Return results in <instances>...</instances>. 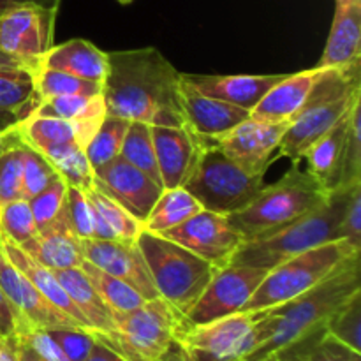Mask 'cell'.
<instances>
[{"label": "cell", "mask_w": 361, "mask_h": 361, "mask_svg": "<svg viewBox=\"0 0 361 361\" xmlns=\"http://www.w3.org/2000/svg\"><path fill=\"white\" fill-rule=\"evenodd\" d=\"M53 274L85 317L92 334H108L113 330L115 316L81 268L53 270Z\"/></svg>", "instance_id": "cell-29"}, {"label": "cell", "mask_w": 361, "mask_h": 361, "mask_svg": "<svg viewBox=\"0 0 361 361\" xmlns=\"http://www.w3.org/2000/svg\"><path fill=\"white\" fill-rule=\"evenodd\" d=\"M282 78L284 74H182V80L200 94L249 111L256 108L264 94Z\"/></svg>", "instance_id": "cell-20"}, {"label": "cell", "mask_w": 361, "mask_h": 361, "mask_svg": "<svg viewBox=\"0 0 361 361\" xmlns=\"http://www.w3.org/2000/svg\"><path fill=\"white\" fill-rule=\"evenodd\" d=\"M23 141V140H21ZM59 178V173L51 162L39 150L32 148L23 141V192L25 200H30L35 194L49 185L53 180Z\"/></svg>", "instance_id": "cell-41"}, {"label": "cell", "mask_w": 361, "mask_h": 361, "mask_svg": "<svg viewBox=\"0 0 361 361\" xmlns=\"http://www.w3.org/2000/svg\"><path fill=\"white\" fill-rule=\"evenodd\" d=\"M56 9L23 6L0 16V49L37 73L53 46Z\"/></svg>", "instance_id": "cell-12"}, {"label": "cell", "mask_w": 361, "mask_h": 361, "mask_svg": "<svg viewBox=\"0 0 361 361\" xmlns=\"http://www.w3.org/2000/svg\"><path fill=\"white\" fill-rule=\"evenodd\" d=\"M361 289L360 252L353 254L324 281L303 295L261 310L256 345L243 361H305L310 349L326 335L335 310Z\"/></svg>", "instance_id": "cell-1"}, {"label": "cell", "mask_w": 361, "mask_h": 361, "mask_svg": "<svg viewBox=\"0 0 361 361\" xmlns=\"http://www.w3.org/2000/svg\"><path fill=\"white\" fill-rule=\"evenodd\" d=\"M361 0L337 2L330 35L317 69H348L360 66L361 55Z\"/></svg>", "instance_id": "cell-23"}, {"label": "cell", "mask_w": 361, "mask_h": 361, "mask_svg": "<svg viewBox=\"0 0 361 361\" xmlns=\"http://www.w3.org/2000/svg\"><path fill=\"white\" fill-rule=\"evenodd\" d=\"M83 259L101 268L106 274L127 282L145 300L159 298L145 257L136 243L108 242V240H81Z\"/></svg>", "instance_id": "cell-17"}, {"label": "cell", "mask_w": 361, "mask_h": 361, "mask_svg": "<svg viewBox=\"0 0 361 361\" xmlns=\"http://www.w3.org/2000/svg\"><path fill=\"white\" fill-rule=\"evenodd\" d=\"M349 361H361V353L353 351V353H351V358H349Z\"/></svg>", "instance_id": "cell-56"}, {"label": "cell", "mask_w": 361, "mask_h": 361, "mask_svg": "<svg viewBox=\"0 0 361 361\" xmlns=\"http://www.w3.org/2000/svg\"><path fill=\"white\" fill-rule=\"evenodd\" d=\"M268 270L245 264H226L215 271L204 291L182 317V328L200 326L221 317L243 312L247 302Z\"/></svg>", "instance_id": "cell-11"}, {"label": "cell", "mask_w": 361, "mask_h": 361, "mask_svg": "<svg viewBox=\"0 0 361 361\" xmlns=\"http://www.w3.org/2000/svg\"><path fill=\"white\" fill-rule=\"evenodd\" d=\"M13 345H14V356L16 361H46L41 356L35 355L30 348H28L25 342H21L18 337H13Z\"/></svg>", "instance_id": "cell-52"}, {"label": "cell", "mask_w": 361, "mask_h": 361, "mask_svg": "<svg viewBox=\"0 0 361 361\" xmlns=\"http://www.w3.org/2000/svg\"><path fill=\"white\" fill-rule=\"evenodd\" d=\"M41 104L35 71L27 67L0 69V130L16 127Z\"/></svg>", "instance_id": "cell-24"}, {"label": "cell", "mask_w": 361, "mask_h": 361, "mask_svg": "<svg viewBox=\"0 0 361 361\" xmlns=\"http://www.w3.org/2000/svg\"><path fill=\"white\" fill-rule=\"evenodd\" d=\"M361 99L353 106L349 113L348 137H345L344 150V166H342L341 187H351L353 183L361 182Z\"/></svg>", "instance_id": "cell-42"}, {"label": "cell", "mask_w": 361, "mask_h": 361, "mask_svg": "<svg viewBox=\"0 0 361 361\" xmlns=\"http://www.w3.org/2000/svg\"><path fill=\"white\" fill-rule=\"evenodd\" d=\"M21 342L28 345L32 351L37 356H41L46 361H69L67 356L63 355L62 349L59 348L55 341L49 337L48 330H39V328H32V330L21 331L16 335Z\"/></svg>", "instance_id": "cell-47"}, {"label": "cell", "mask_w": 361, "mask_h": 361, "mask_svg": "<svg viewBox=\"0 0 361 361\" xmlns=\"http://www.w3.org/2000/svg\"><path fill=\"white\" fill-rule=\"evenodd\" d=\"M182 316L162 298L147 300L127 314L115 316L108 334H92L127 361H159L176 349Z\"/></svg>", "instance_id": "cell-7"}, {"label": "cell", "mask_w": 361, "mask_h": 361, "mask_svg": "<svg viewBox=\"0 0 361 361\" xmlns=\"http://www.w3.org/2000/svg\"><path fill=\"white\" fill-rule=\"evenodd\" d=\"M20 249L49 270L80 268L83 263L81 240L71 229L66 208L55 221L39 228L34 238L28 240Z\"/></svg>", "instance_id": "cell-22"}, {"label": "cell", "mask_w": 361, "mask_h": 361, "mask_svg": "<svg viewBox=\"0 0 361 361\" xmlns=\"http://www.w3.org/2000/svg\"><path fill=\"white\" fill-rule=\"evenodd\" d=\"M152 140L162 189L185 185L204 141L197 140L187 127L173 126H152Z\"/></svg>", "instance_id": "cell-18"}, {"label": "cell", "mask_w": 361, "mask_h": 361, "mask_svg": "<svg viewBox=\"0 0 361 361\" xmlns=\"http://www.w3.org/2000/svg\"><path fill=\"white\" fill-rule=\"evenodd\" d=\"M94 175L95 189L111 197L115 203L126 208L133 217L145 224L152 207L161 196L162 185L123 161L120 155L108 164L94 169Z\"/></svg>", "instance_id": "cell-15"}, {"label": "cell", "mask_w": 361, "mask_h": 361, "mask_svg": "<svg viewBox=\"0 0 361 361\" xmlns=\"http://www.w3.org/2000/svg\"><path fill=\"white\" fill-rule=\"evenodd\" d=\"M353 185L334 190L323 204L271 236L243 242L229 264H245L271 270L298 254L342 240L341 224Z\"/></svg>", "instance_id": "cell-4"}, {"label": "cell", "mask_w": 361, "mask_h": 361, "mask_svg": "<svg viewBox=\"0 0 361 361\" xmlns=\"http://www.w3.org/2000/svg\"><path fill=\"white\" fill-rule=\"evenodd\" d=\"M326 335L361 353V289L335 310L326 324Z\"/></svg>", "instance_id": "cell-40"}, {"label": "cell", "mask_w": 361, "mask_h": 361, "mask_svg": "<svg viewBox=\"0 0 361 361\" xmlns=\"http://www.w3.org/2000/svg\"><path fill=\"white\" fill-rule=\"evenodd\" d=\"M16 200H25L23 141L13 127L0 133V207Z\"/></svg>", "instance_id": "cell-33"}, {"label": "cell", "mask_w": 361, "mask_h": 361, "mask_svg": "<svg viewBox=\"0 0 361 361\" xmlns=\"http://www.w3.org/2000/svg\"><path fill=\"white\" fill-rule=\"evenodd\" d=\"M80 268L87 274V277L90 279V282L94 284V288L97 289V293L101 295V298L104 300L106 305L109 307L113 316L130 312V310L137 309V307L143 305V303L147 302V300H145L136 289L130 288L127 282L106 274L101 268L88 263V261L83 259Z\"/></svg>", "instance_id": "cell-35"}, {"label": "cell", "mask_w": 361, "mask_h": 361, "mask_svg": "<svg viewBox=\"0 0 361 361\" xmlns=\"http://www.w3.org/2000/svg\"><path fill=\"white\" fill-rule=\"evenodd\" d=\"M289 123H268L247 118L215 141L229 159L252 173H267Z\"/></svg>", "instance_id": "cell-16"}, {"label": "cell", "mask_w": 361, "mask_h": 361, "mask_svg": "<svg viewBox=\"0 0 361 361\" xmlns=\"http://www.w3.org/2000/svg\"><path fill=\"white\" fill-rule=\"evenodd\" d=\"M0 133H2V130H0Z\"/></svg>", "instance_id": "cell-60"}, {"label": "cell", "mask_w": 361, "mask_h": 361, "mask_svg": "<svg viewBox=\"0 0 361 361\" xmlns=\"http://www.w3.org/2000/svg\"><path fill=\"white\" fill-rule=\"evenodd\" d=\"M261 310L233 314L200 326L180 328L176 353L182 361H243L256 345Z\"/></svg>", "instance_id": "cell-10"}, {"label": "cell", "mask_w": 361, "mask_h": 361, "mask_svg": "<svg viewBox=\"0 0 361 361\" xmlns=\"http://www.w3.org/2000/svg\"><path fill=\"white\" fill-rule=\"evenodd\" d=\"M136 245L143 254L159 298L169 303L182 317L219 270L185 247L147 229L140 233Z\"/></svg>", "instance_id": "cell-6"}, {"label": "cell", "mask_w": 361, "mask_h": 361, "mask_svg": "<svg viewBox=\"0 0 361 361\" xmlns=\"http://www.w3.org/2000/svg\"><path fill=\"white\" fill-rule=\"evenodd\" d=\"M337 2H351V0H337Z\"/></svg>", "instance_id": "cell-59"}, {"label": "cell", "mask_w": 361, "mask_h": 361, "mask_svg": "<svg viewBox=\"0 0 361 361\" xmlns=\"http://www.w3.org/2000/svg\"><path fill=\"white\" fill-rule=\"evenodd\" d=\"M319 73L321 69L312 67L295 74H284L250 111V118L268 123H291L309 101Z\"/></svg>", "instance_id": "cell-21"}, {"label": "cell", "mask_w": 361, "mask_h": 361, "mask_svg": "<svg viewBox=\"0 0 361 361\" xmlns=\"http://www.w3.org/2000/svg\"><path fill=\"white\" fill-rule=\"evenodd\" d=\"M328 196L319 182L307 169L300 168V161H293L281 180L270 185L264 183L249 204L226 217L243 242L261 240L312 212Z\"/></svg>", "instance_id": "cell-3"}, {"label": "cell", "mask_w": 361, "mask_h": 361, "mask_svg": "<svg viewBox=\"0 0 361 361\" xmlns=\"http://www.w3.org/2000/svg\"><path fill=\"white\" fill-rule=\"evenodd\" d=\"M14 129L18 130L21 140L41 154L62 147L67 143H80L78 141V130L71 122L56 116H41L32 115Z\"/></svg>", "instance_id": "cell-32"}, {"label": "cell", "mask_w": 361, "mask_h": 361, "mask_svg": "<svg viewBox=\"0 0 361 361\" xmlns=\"http://www.w3.org/2000/svg\"><path fill=\"white\" fill-rule=\"evenodd\" d=\"M353 349L341 344L330 335H324L305 356V361H349Z\"/></svg>", "instance_id": "cell-48"}, {"label": "cell", "mask_w": 361, "mask_h": 361, "mask_svg": "<svg viewBox=\"0 0 361 361\" xmlns=\"http://www.w3.org/2000/svg\"><path fill=\"white\" fill-rule=\"evenodd\" d=\"M351 113V111H349ZM349 115L342 118L334 129L321 136L307 150V171L319 182V185L331 194L341 187L342 166H344L345 137H348Z\"/></svg>", "instance_id": "cell-27"}, {"label": "cell", "mask_w": 361, "mask_h": 361, "mask_svg": "<svg viewBox=\"0 0 361 361\" xmlns=\"http://www.w3.org/2000/svg\"><path fill=\"white\" fill-rule=\"evenodd\" d=\"M162 236L208 261L215 268L231 263L233 256L243 240L229 226L228 217L201 208L176 228L162 233Z\"/></svg>", "instance_id": "cell-13"}, {"label": "cell", "mask_w": 361, "mask_h": 361, "mask_svg": "<svg viewBox=\"0 0 361 361\" xmlns=\"http://www.w3.org/2000/svg\"><path fill=\"white\" fill-rule=\"evenodd\" d=\"M264 175L267 173H252L236 164L215 143H204L183 187L203 210L229 215L252 201L264 185Z\"/></svg>", "instance_id": "cell-8"}, {"label": "cell", "mask_w": 361, "mask_h": 361, "mask_svg": "<svg viewBox=\"0 0 361 361\" xmlns=\"http://www.w3.org/2000/svg\"><path fill=\"white\" fill-rule=\"evenodd\" d=\"M127 127H129L127 120L106 115L90 141L85 145V154L92 168L97 169L118 157Z\"/></svg>", "instance_id": "cell-37"}, {"label": "cell", "mask_w": 361, "mask_h": 361, "mask_svg": "<svg viewBox=\"0 0 361 361\" xmlns=\"http://www.w3.org/2000/svg\"><path fill=\"white\" fill-rule=\"evenodd\" d=\"M342 240L361 250V182L355 183L341 224Z\"/></svg>", "instance_id": "cell-46"}, {"label": "cell", "mask_w": 361, "mask_h": 361, "mask_svg": "<svg viewBox=\"0 0 361 361\" xmlns=\"http://www.w3.org/2000/svg\"><path fill=\"white\" fill-rule=\"evenodd\" d=\"M21 331H23L21 319L0 289V338H13Z\"/></svg>", "instance_id": "cell-49"}, {"label": "cell", "mask_w": 361, "mask_h": 361, "mask_svg": "<svg viewBox=\"0 0 361 361\" xmlns=\"http://www.w3.org/2000/svg\"><path fill=\"white\" fill-rule=\"evenodd\" d=\"M200 210L201 204L185 187L162 189L161 196L157 197L147 221H145L143 229L162 235L164 231H169L185 222Z\"/></svg>", "instance_id": "cell-31"}, {"label": "cell", "mask_w": 361, "mask_h": 361, "mask_svg": "<svg viewBox=\"0 0 361 361\" xmlns=\"http://www.w3.org/2000/svg\"><path fill=\"white\" fill-rule=\"evenodd\" d=\"M37 233L28 200H16L0 207V242L23 247Z\"/></svg>", "instance_id": "cell-39"}, {"label": "cell", "mask_w": 361, "mask_h": 361, "mask_svg": "<svg viewBox=\"0 0 361 361\" xmlns=\"http://www.w3.org/2000/svg\"><path fill=\"white\" fill-rule=\"evenodd\" d=\"M67 221L71 229L80 240H90L95 235V215L92 208L90 197L85 190L67 185L66 203Z\"/></svg>", "instance_id": "cell-44"}, {"label": "cell", "mask_w": 361, "mask_h": 361, "mask_svg": "<svg viewBox=\"0 0 361 361\" xmlns=\"http://www.w3.org/2000/svg\"><path fill=\"white\" fill-rule=\"evenodd\" d=\"M35 85L41 101L51 97H67V95H99L102 94V83L83 80L62 71L39 67L35 73Z\"/></svg>", "instance_id": "cell-38"}, {"label": "cell", "mask_w": 361, "mask_h": 361, "mask_svg": "<svg viewBox=\"0 0 361 361\" xmlns=\"http://www.w3.org/2000/svg\"><path fill=\"white\" fill-rule=\"evenodd\" d=\"M116 2L122 4V6H127V4H130V2H133V0H116Z\"/></svg>", "instance_id": "cell-57"}, {"label": "cell", "mask_w": 361, "mask_h": 361, "mask_svg": "<svg viewBox=\"0 0 361 361\" xmlns=\"http://www.w3.org/2000/svg\"><path fill=\"white\" fill-rule=\"evenodd\" d=\"M48 334L69 361H85L95 344L92 331L85 328H56L48 330Z\"/></svg>", "instance_id": "cell-45"}, {"label": "cell", "mask_w": 361, "mask_h": 361, "mask_svg": "<svg viewBox=\"0 0 361 361\" xmlns=\"http://www.w3.org/2000/svg\"><path fill=\"white\" fill-rule=\"evenodd\" d=\"M0 289L9 300L13 309L23 324V331L39 328V330H56V328H83L53 307L35 286L7 259L6 252L0 247Z\"/></svg>", "instance_id": "cell-14"}, {"label": "cell", "mask_w": 361, "mask_h": 361, "mask_svg": "<svg viewBox=\"0 0 361 361\" xmlns=\"http://www.w3.org/2000/svg\"><path fill=\"white\" fill-rule=\"evenodd\" d=\"M182 109L185 116V127L204 143H215L250 116L249 109L200 94L183 80Z\"/></svg>", "instance_id": "cell-19"}, {"label": "cell", "mask_w": 361, "mask_h": 361, "mask_svg": "<svg viewBox=\"0 0 361 361\" xmlns=\"http://www.w3.org/2000/svg\"><path fill=\"white\" fill-rule=\"evenodd\" d=\"M62 0H0V16L9 11L16 9V7L23 6H39V7H48V9H60Z\"/></svg>", "instance_id": "cell-50"}, {"label": "cell", "mask_w": 361, "mask_h": 361, "mask_svg": "<svg viewBox=\"0 0 361 361\" xmlns=\"http://www.w3.org/2000/svg\"><path fill=\"white\" fill-rule=\"evenodd\" d=\"M263 361H282V360H277V358H270V360H263Z\"/></svg>", "instance_id": "cell-58"}, {"label": "cell", "mask_w": 361, "mask_h": 361, "mask_svg": "<svg viewBox=\"0 0 361 361\" xmlns=\"http://www.w3.org/2000/svg\"><path fill=\"white\" fill-rule=\"evenodd\" d=\"M358 252L361 250L355 249L345 240H337L277 264L268 270L267 277L250 296L243 312L271 309L303 295L337 270L348 257Z\"/></svg>", "instance_id": "cell-9"}, {"label": "cell", "mask_w": 361, "mask_h": 361, "mask_svg": "<svg viewBox=\"0 0 361 361\" xmlns=\"http://www.w3.org/2000/svg\"><path fill=\"white\" fill-rule=\"evenodd\" d=\"M34 115L56 116L73 123L78 130L81 147L90 141L102 120L106 118V106L102 94L99 95H67L41 101Z\"/></svg>", "instance_id": "cell-26"}, {"label": "cell", "mask_w": 361, "mask_h": 361, "mask_svg": "<svg viewBox=\"0 0 361 361\" xmlns=\"http://www.w3.org/2000/svg\"><path fill=\"white\" fill-rule=\"evenodd\" d=\"M159 361H182V360L178 358V353H176V349H175V351H173L171 355H169V356H166L164 360H159Z\"/></svg>", "instance_id": "cell-55"}, {"label": "cell", "mask_w": 361, "mask_h": 361, "mask_svg": "<svg viewBox=\"0 0 361 361\" xmlns=\"http://www.w3.org/2000/svg\"><path fill=\"white\" fill-rule=\"evenodd\" d=\"M67 203V183L62 178H56L49 183L46 189H42L41 192L35 194L34 197L28 200L30 204L32 215H34L35 226L42 228V226H48L49 222L55 221L62 210L66 208Z\"/></svg>", "instance_id": "cell-43"}, {"label": "cell", "mask_w": 361, "mask_h": 361, "mask_svg": "<svg viewBox=\"0 0 361 361\" xmlns=\"http://www.w3.org/2000/svg\"><path fill=\"white\" fill-rule=\"evenodd\" d=\"M102 99L109 116L148 126L185 127L182 73L152 46L108 53Z\"/></svg>", "instance_id": "cell-2"}, {"label": "cell", "mask_w": 361, "mask_h": 361, "mask_svg": "<svg viewBox=\"0 0 361 361\" xmlns=\"http://www.w3.org/2000/svg\"><path fill=\"white\" fill-rule=\"evenodd\" d=\"M41 67L102 83L108 73V53L87 39H71L51 46L42 59Z\"/></svg>", "instance_id": "cell-25"}, {"label": "cell", "mask_w": 361, "mask_h": 361, "mask_svg": "<svg viewBox=\"0 0 361 361\" xmlns=\"http://www.w3.org/2000/svg\"><path fill=\"white\" fill-rule=\"evenodd\" d=\"M7 67H25V66L21 62H18L16 59H13V56H9L7 53H4L2 49H0V69H7Z\"/></svg>", "instance_id": "cell-54"}, {"label": "cell", "mask_w": 361, "mask_h": 361, "mask_svg": "<svg viewBox=\"0 0 361 361\" xmlns=\"http://www.w3.org/2000/svg\"><path fill=\"white\" fill-rule=\"evenodd\" d=\"M0 247H2L4 252H6L7 259H9L11 263H13L14 267H16L18 270H20L21 274H23L25 277H27L28 281L35 286V289H37V291L41 293V295L44 296V298L48 300L53 307H56L60 312H63L66 316H69L71 319L76 321L80 326H83L85 330L90 331V328H88L85 317L81 316L80 310L76 309V305H74L73 300L69 298V295H67L66 289L62 288V284L59 282V279L55 277L53 270H49V268L39 264L37 261L32 259V257L28 256L23 249H20V247L14 245V243L0 242Z\"/></svg>", "instance_id": "cell-28"}, {"label": "cell", "mask_w": 361, "mask_h": 361, "mask_svg": "<svg viewBox=\"0 0 361 361\" xmlns=\"http://www.w3.org/2000/svg\"><path fill=\"white\" fill-rule=\"evenodd\" d=\"M85 361H127L120 353H116L115 349H111L109 345H106L104 342L97 341L95 338V344L92 348L90 355Z\"/></svg>", "instance_id": "cell-51"}, {"label": "cell", "mask_w": 361, "mask_h": 361, "mask_svg": "<svg viewBox=\"0 0 361 361\" xmlns=\"http://www.w3.org/2000/svg\"><path fill=\"white\" fill-rule=\"evenodd\" d=\"M88 197L95 215V240L136 243L137 236L143 231V222L133 217L126 208L120 207L95 187L88 190Z\"/></svg>", "instance_id": "cell-30"}, {"label": "cell", "mask_w": 361, "mask_h": 361, "mask_svg": "<svg viewBox=\"0 0 361 361\" xmlns=\"http://www.w3.org/2000/svg\"><path fill=\"white\" fill-rule=\"evenodd\" d=\"M42 155L51 162L60 178L69 187H76L85 192L95 187L94 168L88 162L85 148L80 143L62 145Z\"/></svg>", "instance_id": "cell-34"}, {"label": "cell", "mask_w": 361, "mask_h": 361, "mask_svg": "<svg viewBox=\"0 0 361 361\" xmlns=\"http://www.w3.org/2000/svg\"><path fill=\"white\" fill-rule=\"evenodd\" d=\"M120 157L162 185L157 159H155L154 140H152V126L145 122H129Z\"/></svg>", "instance_id": "cell-36"}, {"label": "cell", "mask_w": 361, "mask_h": 361, "mask_svg": "<svg viewBox=\"0 0 361 361\" xmlns=\"http://www.w3.org/2000/svg\"><path fill=\"white\" fill-rule=\"evenodd\" d=\"M0 361H16L13 338H0Z\"/></svg>", "instance_id": "cell-53"}, {"label": "cell", "mask_w": 361, "mask_h": 361, "mask_svg": "<svg viewBox=\"0 0 361 361\" xmlns=\"http://www.w3.org/2000/svg\"><path fill=\"white\" fill-rule=\"evenodd\" d=\"M361 99L360 66L348 69H321L316 85L300 115L286 129L277 159L302 161L321 136L349 115Z\"/></svg>", "instance_id": "cell-5"}]
</instances>
